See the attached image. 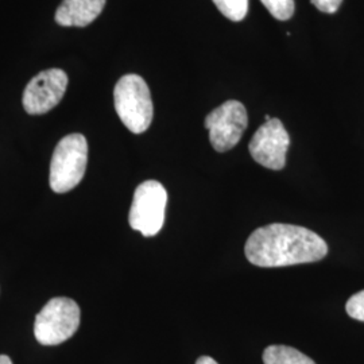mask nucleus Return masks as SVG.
Segmentation results:
<instances>
[{
	"label": "nucleus",
	"instance_id": "nucleus-16",
	"mask_svg": "<svg viewBox=\"0 0 364 364\" xmlns=\"http://www.w3.org/2000/svg\"><path fill=\"white\" fill-rule=\"evenodd\" d=\"M0 364H13L11 359L6 355H0Z\"/></svg>",
	"mask_w": 364,
	"mask_h": 364
},
{
	"label": "nucleus",
	"instance_id": "nucleus-9",
	"mask_svg": "<svg viewBox=\"0 0 364 364\" xmlns=\"http://www.w3.org/2000/svg\"><path fill=\"white\" fill-rule=\"evenodd\" d=\"M107 0H63L55 11V22L65 27H85L102 14Z\"/></svg>",
	"mask_w": 364,
	"mask_h": 364
},
{
	"label": "nucleus",
	"instance_id": "nucleus-13",
	"mask_svg": "<svg viewBox=\"0 0 364 364\" xmlns=\"http://www.w3.org/2000/svg\"><path fill=\"white\" fill-rule=\"evenodd\" d=\"M346 311L352 318L364 321V290L353 294L351 299L347 301Z\"/></svg>",
	"mask_w": 364,
	"mask_h": 364
},
{
	"label": "nucleus",
	"instance_id": "nucleus-14",
	"mask_svg": "<svg viewBox=\"0 0 364 364\" xmlns=\"http://www.w3.org/2000/svg\"><path fill=\"white\" fill-rule=\"evenodd\" d=\"M311 1L313 6L321 13L333 14L338 11L343 0H311Z\"/></svg>",
	"mask_w": 364,
	"mask_h": 364
},
{
	"label": "nucleus",
	"instance_id": "nucleus-11",
	"mask_svg": "<svg viewBox=\"0 0 364 364\" xmlns=\"http://www.w3.org/2000/svg\"><path fill=\"white\" fill-rule=\"evenodd\" d=\"M220 13L232 22H240L248 13V0H213Z\"/></svg>",
	"mask_w": 364,
	"mask_h": 364
},
{
	"label": "nucleus",
	"instance_id": "nucleus-12",
	"mask_svg": "<svg viewBox=\"0 0 364 364\" xmlns=\"http://www.w3.org/2000/svg\"><path fill=\"white\" fill-rule=\"evenodd\" d=\"M267 11L278 21H287L294 14V0H260Z\"/></svg>",
	"mask_w": 364,
	"mask_h": 364
},
{
	"label": "nucleus",
	"instance_id": "nucleus-4",
	"mask_svg": "<svg viewBox=\"0 0 364 364\" xmlns=\"http://www.w3.org/2000/svg\"><path fill=\"white\" fill-rule=\"evenodd\" d=\"M80 314L77 302L73 299H50L36 317L34 336L42 346H58L77 332Z\"/></svg>",
	"mask_w": 364,
	"mask_h": 364
},
{
	"label": "nucleus",
	"instance_id": "nucleus-1",
	"mask_svg": "<svg viewBox=\"0 0 364 364\" xmlns=\"http://www.w3.org/2000/svg\"><path fill=\"white\" fill-rule=\"evenodd\" d=\"M247 259L259 267H282L326 258V240L311 230L291 224H270L250 235L245 247Z\"/></svg>",
	"mask_w": 364,
	"mask_h": 364
},
{
	"label": "nucleus",
	"instance_id": "nucleus-3",
	"mask_svg": "<svg viewBox=\"0 0 364 364\" xmlns=\"http://www.w3.org/2000/svg\"><path fill=\"white\" fill-rule=\"evenodd\" d=\"M88 162V142L81 134H70L63 138L52 156L50 188L55 193H66L75 189L84 178Z\"/></svg>",
	"mask_w": 364,
	"mask_h": 364
},
{
	"label": "nucleus",
	"instance_id": "nucleus-7",
	"mask_svg": "<svg viewBox=\"0 0 364 364\" xmlns=\"http://www.w3.org/2000/svg\"><path fill=\"white\" fill-rule=\"evenodd\" d=\"M290 138L279 119H270L262 124L248 144L250 154L262 166L282 170L287 165Z\"/></svg>",
	"mask_w": 364,
	"mask_h": 364
},
{
	"label": "nucleus",
	"instance_id": "nucleus-6",
	"mask_svg": "<svg viewBox=\"0 0 364 364\" xmlns=\"http://www.w3.org/2000/svg\"><path fill=\"white\" fill-rule=\"evenodd\" d=\"M247 124L246 107L237 100L225 102L205 117L209 141L219 153H225L234 149L247 129Z\"/></svg>",
	"mask_w": 364,
	"mask_h": 364
},
{
	"label": "nucleus",
	"instance_id": "nucleus-5",
	"mask_svg": "<svg viewBox=\"0 0 364 364\" xmlns=\"http://www.w3.org/2000/svg\"><path fill=\"white\" fill-rule=\"evenodd\" d=\"M168 203V192L161 182L144 181L135 189L131 204V228L150 237L156 236L165 223V209Z\"/></svg>",
	"mask_w": 364,
	"mask_h": 364
},
{
	"label": "nucleus",
	"instance_id": "nucleus-15",
	"mask_svg": "<svg viewBox=\"0 0 364 364\" xmlns=\"http://www.w3.org/2000/svg\"><path fill=\"white\" fill-rule=\"evenodd\" d=\"M196 364H219L215 359H212V358H209V356H201V358H198L197 359V362Z\"/></svg>",
	"mask_w": 364,
	"mask_h": 364
},
{
	"label": "nucleus",
	"instance_id": "nucleus-8",
	"mask_svg": "<svg viewBox=\"0 0 364 364\" xmlns=\"http://www.w3.org/2000/svg\"><path fill=\"white\" fill-rule=\"evenodd\" d=\"M68 87V76L61 69H48L38 73L23 92V108L30 115H43L58 105Z\"/></svg>",
	"mask_w": 364,
	"mask_h": 364
},
{
	"label": "nucleus",
	"instance_id": "nucleus-10",
	"mask_svg": "<svg viewBox=\"0 0 364 364\" xmlns=\"http://www.w3.org/2000/svg\"><path fill=\"white\" fill-rule=\"evenodd\" d=\"M264 364H316L296 348L287 346H270L263 352Z\"/></svg>",
	"mask_w": 364,
	"mask_h": 364
},
{
	"label": "nucleus",
	"instance_id": "nucleus-2",
	"mask_svg": "<svg viewBox=\"0 0 364 364\" xmlns=\"http://www.w3.org/2000/svg\"><path fill=\"white\" fill-rule=\"evenodd\" d=\"M114 102L117 117L134 134H142L153 122L154 107L150 90L138 75H126L114 90Z\"/></svg>",
	"mask_w": 364,
	"mask_h": 364
}]
</instances>
